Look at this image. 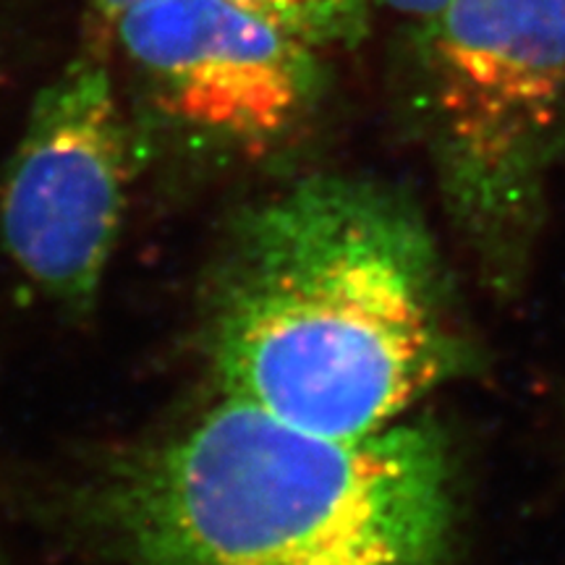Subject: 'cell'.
Segmentation results:
<instances>
[{
    "label": "cell",
    "instance_id": "6da1fadb",
    "mask_svg": "<svg viewBox=\"0 0 565 565\" xmlns=\"http://www.w3.org/2000/svg\"><path fill=\"white\" fill-rule=\"evenodd\" d=\"M210 351L223 395L322 435L391 427L466 362L419 217L370 181L330 173L246 215Z\"/></svg>",
    "mask_w": 565,
    "mask_h": 565
},
{
    "label": "cell",
    "instance_id": "7a4b0ae2",
    "mask_svg": "<svg viewBox=\"0 0 565 565\" xmlns=\"http://www.w3.org/2000/svg\"><path fill=\"white\" fill-rule=\"evenodd\" d=\"M108 515L141 565H448L450 458L429 424L322 435L221 395L124 466Z\"/></svg>",
    "mask_w": 565,
    "mask_h": 565
},
{
    "label": "cell",
    "instance_id": "3957f363",
    "mask_svg": "<svg viewBox=\"0 0 565 565\" xmlns=\"http://www.w3.org/2000/svg\"><path fill=\"white\" fill-rule=\"evenodd\" d=\"M414 45L445 204L482 273L508 288L565 158V0H445Z\"/></svg>",
    "mask_w": 565,
    "mask_h": 565
},
{
    "label": "cell",
    "instance_id": "277c9868",
    "mask_svg": "<svg viewBox=\"0 0 565 565\" xmlns=\"http://www.w3.org/2000/svg\"><path fill=\"white\" fill-rule=\"evenodd\" d=\"M129 131L110 66L74 58L40 92L0 194V236L24 278L84 307L121 233Z\"/></svg>",
    "mask_w": 565,
    "mask_h": 565
},
{
    "label": "cell",
    "instance_id": "5b68a950",
    "mask_svg": "<svg viewBox=\"0 0 565 565\" xmlns=\"http://www.w3.org/2000/svg\"><path fill=\"white\" fill-rule=\"evenodd\" d=\"M113 24L168 116L231 150H275L322 100V55L231 0H145Z\"/></svg>",
    "mask_w": 565,
    "mask_h": 565
},
{
    "label": "cell",
    "instance_id": "8992f818",
    "mask_svg": "<svg viewBox=\"0 0 565 565\" xmlns=\"http://www.w3.org/2000/svg\"><path fill=\"white\" fill-rule=\"evenodd\" d=\"M231 3L320 55L359 45L377 9V0H231Z\"/></svg>",
    "mask_w": 565,
    "mask_h": 565
},
{
    "label": "cell",
    "instance_id": "52a82bcc",
    "mask_svg": "<svg viewBox=\"0 0 565 565\" xmlns=\"http://www.w3.org/2000/svg\"><path fill=\"white\" fill-rule=\"evenodd\" d=\"M445 0H377V9L391 11L393 17L406 21L408 30H419L433 13L440 9Z\"/></svg>",
    "mask_w": 565,
    "mask_h": 565
},
{
    "label": "cell",
    "instance_id": "ba28073f",
    "mask_svg": "<svg viewBox=\"0 0 565 565\" xmlns=\"http://www.w3.org/2000/svg\"><path fill=\"white\" fill-rule=\"evenodd\" d=\"M139 3H145V0H95V6L100 9V13L108 21H116L121 13H126Z\"/></svg>",
    "mask_w": 565,
    "mask_h": 565
}]
</instances>
